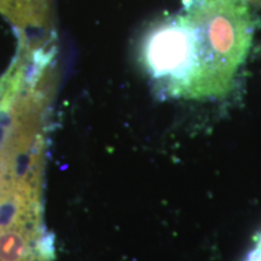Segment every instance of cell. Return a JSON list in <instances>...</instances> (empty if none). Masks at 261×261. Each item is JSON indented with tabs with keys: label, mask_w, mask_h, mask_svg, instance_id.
<instances>
[{
	"label": "cell",
	"mask_w": 261,
	"mask_h": 261,
	"mask_svg": "<svg viewBox=\"0 0 261 261\" xmlns=\"http://www.w3.org/2000/svg\"><path fill=\"white\" fill-rule=\"evenodd\" d=\"M253 37L246 0H185L146 32L140 58L165 97L219 99L232 90Z\"/></svg>",
	"instance_id": "obj_1"
}]
</instances>
